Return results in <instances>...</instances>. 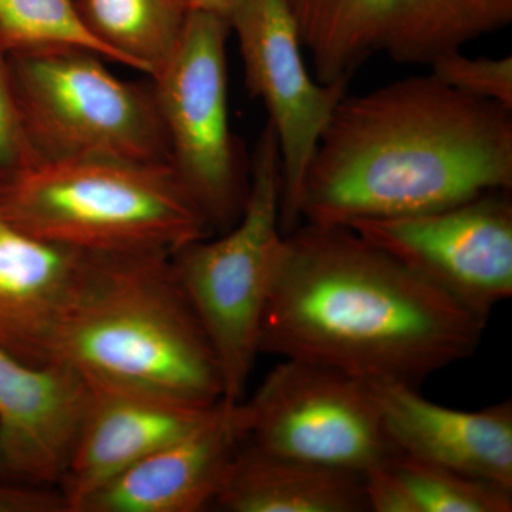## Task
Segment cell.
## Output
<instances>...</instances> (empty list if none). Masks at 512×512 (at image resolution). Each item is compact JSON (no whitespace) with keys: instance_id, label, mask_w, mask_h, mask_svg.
Returning <instances> with one entry per match:
<instances>
[{"instance_id":"5","label":"cell","mask_w":512,"mask_h":512,"mask_svg":"<svg viewBox=\"0 0 512 512\" xmlns=\"http://www.w3.org/2000/svg\"><path fill=\"white\" fill-rule=\"evenodd\" d=\"M278 141L266 124L256 146L244 211L220 238L173 254L175 274L210 340L222 400L238 403L259 355L262 318L284 244Z\"/></svg>"},{"instance_id":"8","label":"cell","mask_w":512,"mask_h":512,"mask_svg":"<svg viewBox=\"0 0 512 512\" xmlns=\"http://www.w3.org/2000/svg\"><path fill=\"white\" fill-rule=\"evenodd\" d=\"M315 79H352L375 56L430 66L512 22V0H284Z\"/></svg>"},{"instance_id":"6","label":"cell","mask_w":512,"mask_h":512,"mask_svg":"<svg viewBox=\"0 0 512 512\" xmlns=\"http://www.w3.org/2000/svg\"><path fill=\"white\" fill-rule=\"evenodd\" d=\"M82 49L10 53L23 130L36 158L168 163L153 89L124 82Z\"/></svg>"},{"instance_id":"11","label":"cell","mask_w":512,"mask_h":512,"mask_svg":"<svg viewBox=\"0 0 512 512\" xmlns=\"http://www.w3.org/2000/svg\"><path fill=\"white\" fill-rule=\"evenodd\" d=\"M510 191L443 210L353 222L348 228L487 319L512 295Z\"/></svg>"},{"instance_id":"20","label":"cell","mask_w":512,"mask_h":512,"mask_svg":"<svg viewBox=\"0 0 512 512\" xmlns=\"http://www.w3.org/2000/svg\"><path fill=\"white\" fill-rule=\"evenodd\" d=\"M0 40L8 53L82 49L113 62L80 19L74 0H0Z\"/></svg>"},{"instance_id":"15","label":"cell","mask_w":512,"mask_h":512,"mask_svg":"<svg viewBox=\"0 0 512 512\" xmlns=\"http://www.w3.org/2000/svg\"><path fill=\"white\" fill-rule=\"evenodd\" d=\"M396 450L512 491V403L477 412L448 409L410 384L369 382Z\"/></svg>"},{"instance_id":"17","label":"cell","mask_w":512,"mask_h":512,"mask_svg":"<svg viewBox=\"0 0 512 512\" xmlns=\"http://www.w3.org/2000/svg\"><path fill=\"white\" fill-rule=\"evenodd\" d=\"M214 505L228 512H369L365 478L244 441Z\"/></svg>"},{"instance_id":"23","label":"cell","mask_w":512,"mask_h":512,"mask_svg":"<svg viewBox=\"0 0 512 512\" xmlns=\"http://www.w3.org/2000/svg\"><path fill=\"white\" fill-rule=\"evenodd\" d=\"M0 512H69L59 488L0 478Z\"/></svg>"},{"instance_id":"19","label":"cell","mask_w":512,"mask_h":512,"mask_svg":"<svg viewBox=\"0 0 512 512\" xmlns=\"http://www.w3.org/2000/svg\"><path fill=\"white\" fill-rule=\"evenodd\" d=\"M74 5L114 63L150 77L174 52L191 12L185 0H74Z\"/></svg>"},{"instance_id":"14","label":"cell","mask_w":512,"mask_h":512,"mask_svg":"<svg viewBox=\"0 0 512 512\" xmlns=\"http://www.w3.org/2000/svg\"><path fill=\"white\" fill-rule=\"evenodd\" d=\"M87 399L89 383L72 367L0 350V439L16 481L59 487Z\"/></svg>"},{"instance_id":"2","label":"cell","mask_w":512,"mask_h":512,"mask_svg":"<svg viewBox=\"0 0 512 512\" xmlns=\"http://www.w3.org/2000/svg\"><path fill=\"white\" fill-rule=\"evenodd\" d=\"M512 188V110L433 74L340 101L303 181L299 222L349 227Z\"/></svg>"},{"instance_id":"18","label":"cell","mask_w":512,"mask_h":512,"mask_svg":"<svg viewBox=\"0 0 512 512\" xmlns=\"http://www.w3.org/2000/svg\"><path fill=\"white\" fill-rule=\"evenodd\" d=\"M363 478L372 512L512 511V491L399 450Z\"/></svg>"},{"instance_id":"25","label":"cell","mask_w":512,"mask_h":512,"mask_svg":"<svg viewBox=\"0 0 512 512\" xmlns=\"http://www.w3.org/2000/svg\"><path fill=\"white\" fill-rule=\"evenodd\" d=\"M0 478H5V480L16 481L15 478H13L12 473H10L8 458H6L5 448H3L2 439H0Z\"/></svg>"},{"instance_id":"4","label":"cell","mask_w":512,"mask_h":512,"mask_svg":"<svg viewBox=\"0 0 512 512\" xmlns=\"http://www.w3.org/2000/svg\"><path fill=\"white\" fill-rule=\"evenodd\" d=\"M0 217L90 254H174L211 231L170 164L113 158H36L0 170Z\"/></svg>"},{"instance_id":"9","label":"cell","mask_w":512,"mask_h":512,"mask_svg":"<svg viewBox=\"0 0 512 512\" xmlns=\"http://www.w3.org/2000/svg\"><path fill=\"white\" fill-rule=\"evenodd\" d=\"M239 409L245 441L279 456L366 476L396 450L370 383L315 363L282 360Z\"/></svg>"},{"instance_id":"22","label":"cell","mask_w":512,"mask_h":512,"mask_svg":"<svg viewBox=\"0 0 512 512\" xmlns=\"http://www.w3.org/2000/svg\"><path fill=\"white\" fill-rule=\"evenodd\" d=\"M36 160L20 120L12 76L9 53L0 40V170L19 167Z\"/></svg>"},{"instance_id":"21","label":"cell","mask_w":512,"mask_h":512,"mask_svg":"<svg viewBox=\"0 0 512 512\" xmlns=\"http://www.w3.org/2000/svg\"><path fill=\"white\" fill-rule=\"evenodd\" d=\"M429 67L434 77L457 92L512 110V56L468 57L456 50Z\"/></svg>"},{"instance_id":"12","label":"cell","mask_w":512,"mask_h":512,"mask_svg":"<svg viewBox=\"0 0 512 512\" xmlns=\"http://www.w3.org/2000/svg\"><path fill=\"white\" fill-rule=\"evenodd\" d=\"M245 441L238 403L221 400L191 433L84 497L73 512H198L214 504Z\"/></svg>"},{"instance_id":"24","label":"cell","mask_w":512,"mask_h":512,"mask_svg":"<svg viewBox=\"0 0 512 512\" xmlns=\"http://www.w3.org/2000/svg\"><path fill=\"white\" fill-rule=\"evenodd\" d=\"M185 2L192 10L211 13V15L220 16L228 22L229 15L239 0H185Z\"/></svg>"},{"instance_id":"1","label":"cell","mask_w":512,"mask_h":512,"mask_svg":"<svg viewBox=\"0 0 512 512\" xmlns=\"http://www.w3.org/2000/svg\"><path fill=\"white\" fill-rule=\"evenodd\" d=\"M485 323L353 229L303 222L285 234L259 353L419 387L473 355Z\"/></svg>"},{"instance_id":"3","label":"cell","mask_w":512,"mask_h":512,"mask_svg":"<svg viewBox=\"0 0 512 512\" xmlns=\"http://www.w3.org/2000/svg\"><path fill=\"white\" fill-rule=\"evenodd\" d=\"M50 362L90 383L197 407L220 403V367L178 281L173 254H90Z\"/></svg>"},{"instance_id":"10","label":"cell","mask_w":512,"mask_h":512,"mask_svg":"<svg viewBox=\"0 0 512 512\" xmlns=\"http://www.w3.org/2000/svg\"><path fill=\"white\" fill-rule=\"evenodd\" d=\"M237 35L249 93L262 100L281 157V224L298 227L303 181L320 137L348 94L349 79L320 83L302 56V43L284 0H239L228 18Z\"/></svg>"},{"instance_id":"13","label":"cell","mask_w":512,"mask_h":512,"mask_svg":"<svg viewBox=\"0 0 512 512\" xmlns=\"http://www.w3.org/2000/svg\"><path fill=\"white\" fill-rule=\"evenodd\" d=\"M89 383V399L59 485L69 512L94 490L210 417L197 407L154 394Z\"/></svg>"},{"instance_id":"7","label":"cell","mask_w":512,"mask_h":512,"mask_svg":"<svg viewBox=\"0 0 512 512\" xmlns=\"http://www.w3.org/2000/svg\"><path fill=\"white\" fill-rule=\"evenodd\" d=\"M227 20L192 10L180 42L151 79L170 165L208 225L241 217L249 180L229 126Z\"/></svg>"},{"instance_id":"16","label":"cell","mask_w":512,"mask_h":512,"mask_svg":"<svg viewBox=\"0 0 512 512\" xmlns=\"http://www.w3.org/2000/svg\"><path fill=\"white\" fill-rule=\"evenodd\" d=\"M89 255L35 237L0 217L2 352L32 365L50 362Z\"/></svg>"}]
</instances>
